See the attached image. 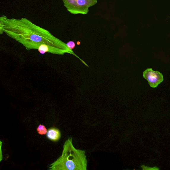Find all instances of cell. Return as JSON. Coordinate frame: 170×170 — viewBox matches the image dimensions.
<instances>
[{
	"mask_svg": "<svg viewBox=\"0 0 170 170\" xmlns=\"http://www.w3.org/2000/svg\"><path fill=\"white\" fill-rule=\"evenodd\" d=\"M3 31L7 36L20 43L28 50H37L40 44L58 47L68 51L77 58L73 51L63 42L45 29L37 26L26 18H8L2 16Z\"/></svg>",
	"mask_w": 170,
	"mask_h": 170,
	"instance_id": "obj_1",
	"label": "cell"
},
{
	"mask_svg": "<svg viewBox=\"0 0 170 170\" xmlns=\"http://www.w3.org/2000/svg\"><path fill=\"white\" fill-rule=\"evenodd\" d=\"M88 161L85 150L77 149L69 138L63 146L62 155L49 166L50 170H86Z\"/></svg>",
	"mask_w": 170,
	"mask_h": 170,
	"instance_id": "obj_2",
	"label": "cell"
},
{
	"mask_svg": "<svg viewBox=\"0 0 170 170\" xmlns=\"http://www.w3.org/2000/svg\"><path fill=\"white\" fill-rule=\"evenodd\" d=\"M65 6L72 15H87L89 7L96 4L97 0H63Z\"/></svg>",
	"mask_w": 170,
	"mask_h": 170,
	"instance_id": "obj_3",
	"label": "cell"
},
{
	"mask_svg": "<svg viewBox=\"0 0 170 170\" xmlns=\"http://www.w3.org/2000/svg\"><path fill=\"white\" fill-rule=\"evenodd\" d=\"M143 77L147 80L150 87H158L164 80L163 76L159 72L154 71L152 68H148L143 72Z\"/></svg>",
	"mask_w": 170,
	"mask_h": 170,
	"instance_id": "obj_4",
	"label": "cell"
},
{
	"mask_svg": "<svg viewBox=\"0 0 170 170\" xmlns=\"http://www.w3.org/2000/svg\"><path fill=\"white\" fill-rule=\"evenodd\" d=\"M46 136L50 140L56 142L59 140L61 137V133L59 129L55 127L49 128L47 131Z\"/></svg>",
	"mask_w": 170,
	"mask_h": 170,
	"instance_id": "obj_5",
	"label": "cell"
},
{
	"mask_svg": "<svg viewBox=\"0 0 170 170\" xmlns=\"http://www.w3.org/2000/svg\"><path fill=\"white\" fill-rule=\"evenodd\" d=\"M37 131L39 134L41 135H45L47 132L46 127L42 125H39L37 129Z\"/></svg>",
	"mask_w": 170,
	"mask_h": 170,
	"instance_id": "obj_6",
	"label": "cell"
},
{
	"mask_svg": "<svg viewBox=\"0 0 170 170\" xmlns=\"http://www.w3.org/2000/svg\"><path fill=\"white\" fill-rule=\"evenodd\" d=\"M67 46L69 49L72 50L75 48L76 46V44L74 42L72 41H69V42L66 43Z\"/></svg>",
	"mask_w": 170,
	"mask_h": 170,
	"instance_id": "obj_7",
	"label": "cell"
},
{
	"mask_svg": "<svg viewBox=\"0 0 170 170\" xmlns=\"http://www.w3.org/2000/svg\"><path fill=\"white\" fill-rule=\"evenodd\" d=\"M142 169L144 170H158L159 169L157 168V167H149L144 165H142L141 166Z\"/></svg>",
	"mask_w": 170,
	"mask_h": 170,
	"instance_id": "obj_8",
	"label": "cell"
}]
</instances>
